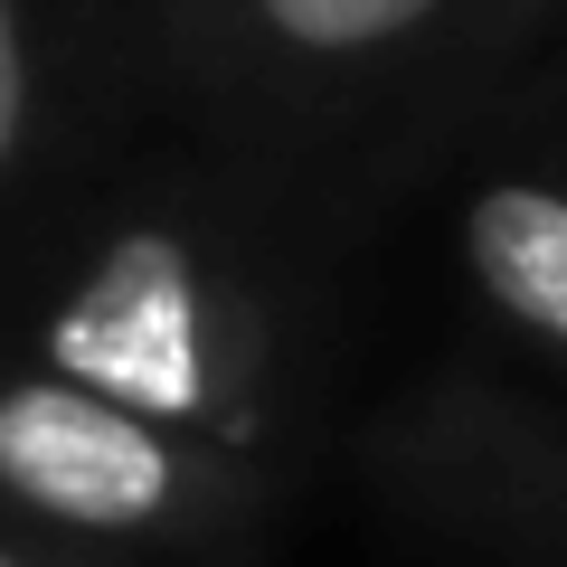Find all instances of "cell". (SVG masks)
Returning a JSON list of instances; mask_svg holds the SVG:
<instances>
[{
    "label": "cell",
    "instance_id": "obj_1",
    "mask_svg": "<svg viewBox=\"0 0 567 567\" xmlns=\"http://www.w3.org/2000/svg\"><path fill=\"white\" fill-rule=\"evenodd\" d=\"M284 293L227 227L142 208L114 218L29 322V369L152 416L181 445L265 473L284 445Z\"/></svg>",
    "mask_w": 567,
    "mask_h": 567
},
{
    "label": "cell",
    "instance_id": "obj_2",
    "mask_svg": "<svg viewBox=\"0 0 567 567\" xmlns=\"http://www.w3.org/2000/svg\"><path fill=\"white\" fill-rule=\"evenodd\" d=\"M0 511L39 520L66 548L199 558V548H227L256 529L265 473L181 445L133 406L10 360L0 369Z\"/></svg>",
    "mask_w": 567,
    "mask_h": 567
},
{
    "label": "cell",
    "instance_id": "obj_3",
    "mask_svg": "<svg viewBox=\"0 0 567 567\" xmlns=\"http://www.w3.org/2000/svg\"><path fill=\"white\" fill-rule=\"evenodd\" d=\"M369 473L435 539L492 567H567V425L492 379H435L388 406Z\"/></svg>",
    "mask_w": 567,
    "mask_h": 567
},
{
    "label": "cell",
    "instance_id": "obj_4",
    "mask_svg": "<svg viewBox=\"0 0 567 567\" xmlns=\"http://www.w3.org/2000/svg\"><path fill=\"white\" fill-rule=\"evenodd\" d=\"M464 0H199L218 58L275 85H360L416 58Z\"/></svg>",
    "mask_w": 567,
    "mask_h": 567
},
{
    "label": "cell",
    "instance_id": "obj_5",
    "mask_svg": "<svg viewBox=\"0 0 567 567\" xmlns=\"http://www.w3.org/2000/svg\"><path fill=\"white\" fill-rule=\"evenodd\" d=\"M454 256L473 293L529 350L567 360V181L558 171H492L454 208Z\"/></svg>",
    "mask_w": 567,
    "mask_h": 567
},
{
    "label": "cell",
    "instance_id": "obj_6",
    "mask_svg": "<svg viewBox=\"0 0 567 567\" xmlns=\"http://www.w3.org/2000/svg\"><path fill=\"white\" fill-rule=\"evenodd\" d=\"M48 133V0H0V199L29 181Z\"/></svg>",
    "mask_w": 567,
    "mask_h": 567
},
{
    "label": "cell",
    "instance_id": "obj_7",
    "mask_svg": "<svg viewBox=\"0 0 567 567\" xmlns=\"http://www.w3.org/2000/svg\"><path fill=\"white\" fill-rule=\"evenodd\" d=\"M0 567H66V558H48V548H29V539H0Z\"/></svg>",
    "mask_w": 567,
    "mask_h": 567
}]
</instances>
